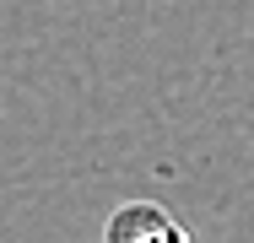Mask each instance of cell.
<instances>
[{
	"mask_svg": "<svg viewBox=\"0 0 254 243\" xmlns=\"http://www.w3.org/2000/svg\"><path fill=\"white\" fill-rule=\"evenodd\" d=\"M103 243H195L157 200H130L103 222Z\"/></svg>",
	"mask_w": 254,
	"mask_h": 243,
	"instance_id": "cell-1",
	"label": "cell"
}]
</instances>
